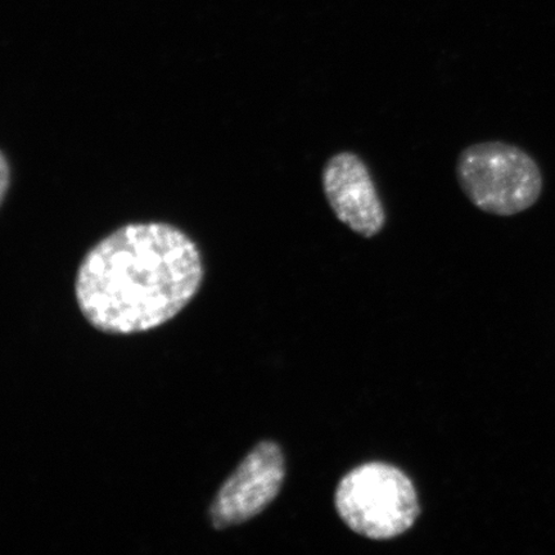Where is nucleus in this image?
I'll use <instances>...</instances> for the list:
<instances>
[{"label":"nucleus","mask_w":555,"mask_h":555,"mask_svg":"<svg viewBox=\"0 0 555 555\" xmlns=\"http://www.w3.org/2000/svg\"><path fill=\"white\" fill-rule=\"evenodd\" d=\"M335 503L344 522L372 540L402 535L421 512L414 485L404 472L379 462L349 472L338 483Z\"/></svg>","instance_id":"obj_3"},{"label":"nucleus","mask_w":555,"mask_h":555,"mask_svg":"<svg viewBox=\"0 0 555 555\" xmlns=\"http://www.w3.org/2000/svg\"><path fill=\"white\" fill-rule=\"evenodd\" d=\"M204 280L203 254L182 229L159 221L131 223L89 249L76 273L75 297L93 328L131 336L172 321Z\"/></svg>","instance_id":"obj_1"},{"label":"nucleus","mask_w":555,"mask_h":555,"mask_svg":"<svg viewBox=\"0 0 555 555\" xmlns=\"http://www.w3.org/2000/svg\"><path fill=\"white\" fill-rule=\"evenodd\" d=\"M461 190L478 210L513 217L529 210L543 192L540 168L525 151L504 142L472 144L456 162Z\"/></svg>","instance_id":"obj_2"},{"label":"nucleus","mask_w":555,"mask_h":555,"mask_svg":"<svg viewBox=\"0 0 555 555\" xmlns=\"http://www.w3.org/2000/svg\"><path fill=\"white\" fill-rule=\"evenodd\" d=\"M286 478V460L273 441H262L221 486L208 511L215 530L248 522L275 501Z\"/></svg>","instance_id":"obj_4"},{"label":"nucleus","mask_w":555,"mask_h":555,"mask_svg":"<svg viewBox=\"0 0 555 555\" xmlns=\"http://www.w3.org/2000/svg\"><path fill=\"white\" fill-rule=\"evenodd\" d=\"M324 196L336 218L364 238L376 237L386 225V210L366 164L353 152H339L325 164Z\"/></svg>","instance_id":"obj_5"}]
</instances>
